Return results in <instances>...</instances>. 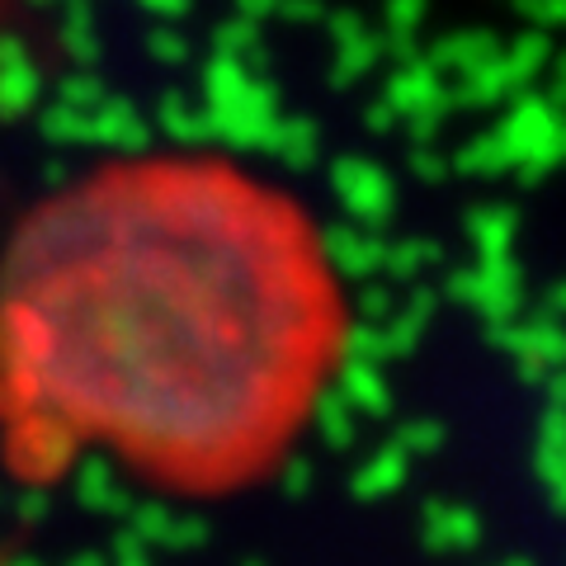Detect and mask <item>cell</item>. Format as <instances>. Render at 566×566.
<instances>
[{
    "label": "cell",
    "instance_id": "cell-1",
    "mask_svg": "<svg viewBox=\"0 0 566 566\" xmlns=\"http://www.w3.org/2000/svg\"><path fill=\"white\" fill-rule=\"evenodd\" d=\"M345 364V289L312 212L212 151L114 156L0 251V463L109 458L166 495L270 476Z\"/></svg>",
    "mask_w": 566,
    "mask_h": 566
}]
</instances>
